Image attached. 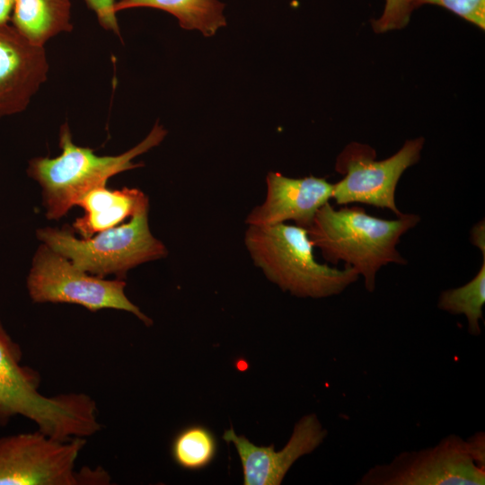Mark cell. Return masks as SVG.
<instances>
[{"label": "cell", "instance_id": "obj_1", "mask_svg": "<svg viewBox=\"0 0 485 485\" xmlns=\"http://www.w3.org/2000/svg\"><path fill=\"white\" fill-rule=\"evenodd\" d=\"M419 222L417 214L403 213L389 220L372 216L360 207L335 209L327 202L306 230L313 246L321 251L325 260L331 264L344 261L363 277L365 288L373 293L382 267L407 264L397 245Z\"/></svg>", "mask_w": 485, "mask_h": 485}, {"label": "cell", "instance_id": "obj_2", "mask_svg": "<svg viewBox=\"0 0 485 485\" xmlns=\"http://www.w3.org/2000/svg\"><path fill=\"white\" fill-rule=\"evenodd\" d=\"M22 350L0 320V426L16 417L34 422L54 438L88 437L101 429L95 401L85 393L46 396L39 392L40 374L21 364Z\"/></svg>", "mask_w": 485, "mask_h": 485}, {"label": "cell", "instance_id": "obj_3", "mask_svg": "<svg viewBox=\"0 0 485 485\" xmlns=\"http://www.w3.org/2000/svg\"><path fill=\"white\" fill-rule=\"evenodd\" d=\"M167 131L156 123L137 146L117 155H98L89 147L73 142L67 124L60 127L59 155L38 156L30 160L27 174L41 189L42 205L48 219L57 220L89 191L106 186L107 181L120 172L143 166L134 163L138 155L157 146Z\"/></svg>", "mask_w": 485, "mask_h": 485}, {"label": "cell", "instance_id": "obj_4", "mask_svg": "<svg viewBox=\"0 0 485 485\" xmlns=\"http://www.w3.org/2000/svg\"><path fill=\"white\" fill-rule=\"evenodd\" d=\"M244 244L254 265L266 278L297 297L337 295L359 278L351 267L339 269L319 263L307 230L295 225H248Z\"/></svg>", "mask_w": 485, "mask_h": 485}, {"label": "cell", "instance_id": "obj_5", "mask_svg": "<svg viewBox=\"0 0 485 485\" xmlns=\"http://www.w3.org/2000/svg\"><path fill=\"white\" fill-rule=\"evenodd\" d=\"M148 212L149 208L142 209L128 222L89 238L80 239L66 228L50 226L39 228L36 236L88 274L123 279L131 269L168 255L164 243L150 230Z\"/></svg>", "mask_w": 485, "mask_h": 485}, {"label": "cell", "instance_id": "obj_6", "mask_svg": "<svg viewBox=\"0 0 485 485\" xmlns=\"http://www.w3.org/2000/svg\"><path fill=\"white\" fill-rule=\"evenodd\" d=\"M358 485H484L485 433L467 439L455 434L434 446L403 451L369 468Z\"/></svg>", "mask_w": 485, "mask_h": 485}, {"label": "cell", "instance_id": "obj_7", "mask_svg": "<svg viewBox=\"0 0 485 485\" xmlns=\"http://www.w3.org/2000/svg\"><path fill=\"white\" fill-rule=\"evenodd\" d=\"M126 285L121 278L110 280L88 274L41 242L26 278V288L34 303L75 304L91 312L119 310L151 325L152 320L126 295Z\"/></svg>", "mask_w": 485, "mask_h": 485}, {"label": "cell", "instance_id": "obj_8", "mask_svg": "<svg viewBox=\"0 0 485 485\" xmlns=\"http://www.w3.org/2000/svg\"><path fill=\"white\" fill-rule=\"evenodd\" d=\"M425 139L407 140L392 156L377 161L371 146L352 142L338 155L337 172L343 178L333 183L332 198L338 205L362 203L403 215L395 203L397 184L403 172L420 159Z\"/></svg>", "mask_w": 485, "mask_h": 485}, {"label": "cell", "instance_id": "obj_9", "mask_svg": "<svg viewBox=\"0 0 485 485\" xmlns=\"http://www.w3.org/2000/svg\"><path fill=\"white\" fill-rule=\"evenodd\" d=\"M84 437L54 438L39 429L0 437V485H88L75 471Z\"/></svg>", "mask_w": 485, "mask_h": 485}, {"label": "cell", "instance_id": "obj_10", "mask_svg": "<svg viewBox=\"0 0 485 485\" xmlns=\"http://www.w3.org/2000/svg\"><path fill=\"white\" fill-rule=\"evenodd\" d=\"M328 436L316 414L302 417L294 426L292 435L282 450L274 445L260 446L244 436L226 429L223 439L234 444L241 460L244 485H279L292 465L302 456L313 453Z\"/></svg>", "mask_w": 485, "mask_h": 485}, {"label": "cell", "instance_id": "obj_11", "mask_svg": "<svg viewBox=\"0 0 485 485\" xmlns=\"http://www.w3.org/2000/svg\"><path fill=\"white\" fill-rule=\"evenodd\" d=\"M45 48L0 24V119L24 111L48 78Z\"/></svg>", "mask_w": 485, "mask_h": 485}, {"label": "cell", "instance_id": "obj_12", "mask_svg": "<svg viewBox=\"0 0 485 485\" xmlns=\"http://www.w3.org/2000/svg\"><path fill=\"white\" fill-rule=\"evenodd\" d=\"M264 201L248 214V225H274L294 221L307 229L317 211L332 198L333 183L325 178H290L269 172Z\"/></svg>", "mask_w": 485, "mask_h": 485}, {"label": "cell", "instance_id": "obj_13", "mask_svg": "<svg viewBox=\"0 0 485 485\" xmlns=\"http://www.w3.org/2000/svg\"><path fill=\"white\" fill-rule=\"evenodd\" d=\"M77 206L84 209V215L75 220L73 228L83 238H89L149 208V199L136 188L109 190L102 186L86 193Z\"/></svg>", "mask_w": 485, "mask_h": 485}, {"label": "cell", "instance_id": "obj_14", "mask_svg": "<svg viewBox=\"0 0 485 485\" xmlns=\"http://www.w3.org/2000/svg\"><path fill=\"white\" fill-rule=\"evenodd\" d=\"M12 25L30 42L44 47L59 33L70 32V0H14Z\"/></svg>", "mask_w": 485, "mask_h": 485}, {"label": "cell", "instance_id": "obj_15", "mask_svg": "<svg viewBox=\"0 0 485 485\" xmlns=\"http://www.w3.org/2000/svg\"><path fill=\"white\" fill-rule=\"evenodd\" d=\"M138 7L162 10L172 14L181 28L198 30L204 36H212L225 25L224 4L218 0H117V13Z\"/></svg>", "mask_w": 485, "mask_h": 485}, {"label": "cell", "instance_id": "obj_16", "mask_svg": "<svg viewBox=\"0 0 485 485\" xmlns=\"http://www.w3.org/2000/svg\"><path fill=\"white\" fill-rule=\"evenodd\" d=\"M485 304V259L478 273L465 285L443 290L437 300L438 309L450 314H463L467 320V331L472 336L481 333L480 321Z\"/></svg>", "mask_w": 485, "mask_h": 485}, {"label": "cell", "instance_id": "obj_17", "mask_svg": "<svg viewBox=\"0 0 485 485\" xmlns=\"http://www.w3.org/2000/svg\"><path fill=\"white\" fill-rule=\"evenodd\" d=\"M217 452V441L210 429L191 425L181 429L172 444V456L181 468L198 471L208 466Z\"/></svg>", "mask_w": 485, "mask_h": 485}, {"label": "cell", "instance_id": "obj_18", "mask_svg": "<svg viewBox=\"0 0 485 485\" xmlns=\"http://www.w3.org/2000/svg\"><path fill=\"white\" fill-rule=\"evenodd\" d=\"M410 3L413 9L427 4L445 7L480 29H485V0H410Z\"/></svg>", "mask_w": 485, "mask_h": 485}, {"label": "cell", "instance_id": "obj_19", "mask_svg": "<svg viewBox=\"0 0 485 485\" xmlns=\"http://www.w3.org/2000/svg\"><path fill=\"white\" fill-rule=\"evenodd\" d=\"M413 10L410 0H385L383 13L372 21L373 29L377 33L401 29L409 23Z\"/></svg>", "mask_w": 485, "mask_h": 485}, {"label": "cell", "instance_id": "obj_20", "mask_svg": "<svg viewBox=\"0 0 485 485\" xmlns=\"http://www.w3.org/2000/svg\"><path fill=\"white\" fill-rule=\"evenodd\" d=\"M87 6L95 13L100 25L106 31L120 36L114 5L117 0H84Z\"/></svg>", "mask_w": 485, "mask_h": 485}, {"label": "cell", "instance_id": "obj_21", "mask_svg": "<svg viewBox=\"0 0 485 485\" xmlns=\"http://www.w3.org/2000/svg\"><path fill=\"white\" fill-rule=\"evenodd\" d=\"M470 240L481 251L482 259H485V225L483 219L479 221L472 228Z\"/></svg>", "mask_w": 485, "mask_h": 485}, {"label": "cell", "instance_id": "obj_22", "mask_svg": "<svg viewBox=\"0 0 485 485\" xmlns=\"http://www.w3.org/2000/svg\"><path fill=\"white\" fill-rule=\"evenodd\" d=\"M14 0H0V24L8 23L13 9Z\"/></svg>", "mask_w": 485, "mask_h": 485}]
</instances>
